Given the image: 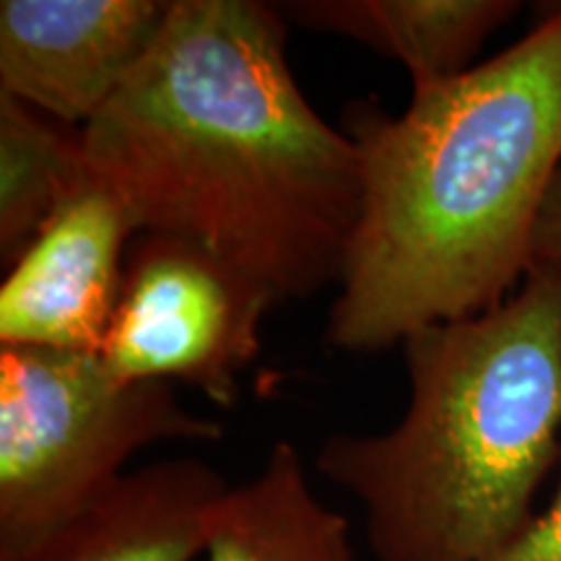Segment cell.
Segmentation results:
<instances>
[{"mask_svg": "<svg viewBox=\"0 0 561 561\" xmlns=\"http://www.w3.org/2000/svg\"><path fill=\"white\" fill-rule=\"evenodd\" d=\"M409 405L382 434H333L314 468L354 496L377 561H489L533 520L561 458V268L401 343Z\"/></svg>", "mask_w": 561, "mask_h": 561, "instance_id": "cell-3", "label": "cell"}, {"mask_svg": "<svg viewBox=\"0 0 561 561\" xmlns=\"http://www.w3.org/2000/svg\"><path fill=\"white\" fill-rule=\"evenodd\" d=\"M136 234L123 203L87 172L9 265L0 286V346L100 354Z\"/></svg>", "mask_w": 561, "mask_h": 561, "instance_id": "cell-7", "label": "cell"}, {"mask_svg": "<svg viewBox=\"0 0 561 561\" xmlns=\"http://www.w3.org/2000/svg\"><path fill=\"white\" fill-rule=\"evenodd\" d=\"M83 180V133L0 94V261L5 268Z\"/></svg>", "mask_w": 561, "mask_h": 561, "instance_id": "cell-11", "label": "cell"}, {"mask_svg": "<svg viewBox=\"0 0 561 561\" xmlns=\"http://www.w3.org/2000/svg\"><path fill=\"white\" fill-rule=\"evenodd\" d=\"M362 208L328 343L401 346L421 328L494 310L520 289L561 167V5L486 62L413 87L403 112L348 104Z\"/></svg>", "mask_w": 561, "mask_h": 561, "instance_id": "cell-2", "label": "cell"}, {"mask_svg": "<svg viewBox=\"0 0 561 561\" xmlns=\"http://www.w3.org/2000/svg\"><path fill=\"white\" fill-rule=\"evenodd\" d=\"M170 382H125L100 354L0 346V561L102 494L157 442H216Z\"/></svg>", "mask_w": 561, "mask_h": 561, "instance_id": "cell-4", "label": "cell"}, {"mask_svg": "<svg viewBox=\"0 0 561 561\" xmlns=\"http://www.w3.org/2000/svg\"><path fill=\"white\" fill-rule=\"evenodd\" d=\"M273 307L257 280L203 244L138 231L100 359L117 380L182 382L231 409Z\"/></svg>", "mask_w": 561, "mask_h": 561, "instance_id": "cell-5", "label": "cell"}, {"mask_svg": "<svg viewBox=\"0 0 561 561\" xmlns=\"http://www.w3.org/2000/svg\"><path fill=\"white\" fill-rule=\"evenodd\" d=\"M536 265H557V268H561V167L551 182L549 195H546L536 237H533L530 268H536Z\"/></svg>", "mask_w": 561, "mask_h": 561, "instance_id": "cell-13", "label": "cell"}, {"mask_svg": "<svg viewBox=\"0 0 561 561\" xmlns=\"http://www.w3.org/2000/svg\"><path fill=\"white\" fill-rule=\"evenodd\" d=\"M227 491L201 458L149 462L3 561H195Z\"/></svg>", "mask_w": 561, "mask_h": 561, "instance_id": "cell-8", "label": "cell"}, {"mask_svg": "<svg viewBox=\"0 0 561 561\" xmlns=\"http://www.w3.org/2000/svg\"><path fill=\"white\" fill-rule=\"evenodd\" d=\"M286 24L261 0H172L81 130L89 178L136 231L203 244L276 305L339 286L362 208L359 151L299 89Z\"/></svg>", "mask_w": 561, "mask_h": 561, "instance_id": "cell-1", "label": "cell"}, {"mask_svg": "<svg viewBox=\"0 0 561 561\" xmlns=\"http://www.w3.org/2000/svg\"><path fill=\"white\" fill-rule=\"evenodd\" d=\"M172 0H3L0 94L83 130L136 73Z\"/></svg>", "mask_w": 561, "mask_h": 561, "instance_id": "cell-6", "label": "cell"}, {"mask_svg": "<svg viewBox=\"0 0 561 561\" xmlns=\"http://www.w3.org/2000/svg\"><path fill=\"white\" fill-rule=\"evenodd\" d=\"M206 561H356L351 525L314 494L297 447L280 439L263 468L229 486L203 551Z\"/></svg>", "mask_w": 561, "mask_h": 561, "instance_id": "cell-10", "label": "cell"}, {"mask_svg": "<svg viewBox=\"0 0 561 561\" xmlns=\"http://www.w3.org/2000/svg\"><path fill=\"white\" fill-rule=\"evenodd\" d=\"M489 561H561V481L549 510L533 517L528 528Z\"/></svg>", "mask_w": 561, "mask_h": 561, "instance_id": "cell-12", "label": "cell"}, {"mask_svg": "<svg viewBox=\"0 0 561 561\" xmlns=\"http://www.w3.org/2000/svg\"><path fill=\"white\" fill-rule=\"evenodd\" d=\"M289 24L351 39L401 62L413 87L455 79L520 3L512 0H291L278 3Z\"/></svg>", "mask_w": 561, "mask_h": 561, "instance_id": "cell-9", "label": "cell"}]
</instances>
